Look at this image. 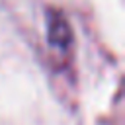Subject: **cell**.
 Listing matches in <instances>:
<instances>
[{
	"label": "cell",
	"mask_w": 125,
	"mask_h": 125,
	"mask_svg": "<svg viewBox=\"0 0 125 125\" xmlns=\"http://www.w3.org/2000/svg\"><path fill=\"white\" fill-rule=\"evenodd\" d=\"M47 39L51 45L61 47V49L70 45V41H72L70 25L61 12H55V10L49 12V16H47Z\"/></svg>",
	"instance_id": "cell-1"
}]
</instances>
